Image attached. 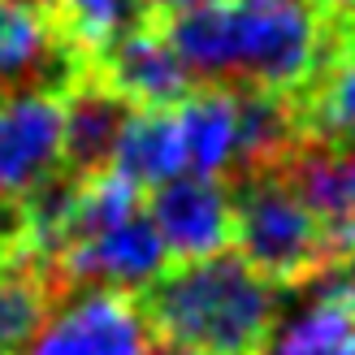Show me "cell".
<instances>
[{
  "label": "cell",
  "instance_id": "20",
  "mask_svg": "<svg viewBox=\"0 0 355 355\" xmlns=\"http://www.w3.org/2000/svg\"><path fill=\"white\" fill-rule=\"evenodd\" d=\"M308 5H321V0H308Z\"/></svg>",
  "mask_w": 355,
  "mask_h": 355
},
{
  "label": "cell",
  "instance_id": "1",
  "mask_svg": "<svg viewBox=\"0 0 355 355\" xmlns=\"http://www.w3.org/2000/svg\"><path fill=\"white\" fill-rule=\"evenodd\" d=\"M161 31L191 78L299 96L329 52L325 17L308 0H208L161 17Z\"/></svg>",
  "mask_w": 355,
  "mask_h": 355
},
{
  "label": "cell",
  "instance_id": "3",
  "mask_svg": "<svg viewBox=\"0 0 355 355\" xmlns=\"http://www.w3.org/2000/svg\"><path fill=\"white\" fill-rule=\"evenodd\" d=\"M234 247L273 286L308 282L329 260L312 212L277 169L243 173L234 191Z\"/></svg>",
  "mask_w": 355,
  "mask_h": 355
},
{
  "label": "cell",
  "instance_id": "10",
  "mask_svg": "<svg viewBox=\"0 0 355 355\" xmlns=\"http://www.w3.org/2000/svg\"><path fill=\"white\" fill-rule=\"evenodd\" d=\"M277 173L312 212L329 256H355V144H299Z\"/></svg>",
  "mask_w": 355,
  "mask_h": 355
},
{
  "label": "cell",
  "instance_id": "2",
  "mask_svg": "<svg viewBox=\"0 0 355 355\" xmlns=\"http://www.w3.org/2000/svg\"><path fill=\"white\" fill-rule=\"evenodd\" d=\"M144 316L169 355H264L282 316V286L221 252L165 269L148 286Z\"/></svg>",
  "mask_w": 355,
  "mask_h": 355
},
{
  "label": "cell",
  "instance_id": "13",
  "mask_svg": "<svg viewBox=\"0 0 355 355\" xmlns=\"http://www.w3.org/2000/svg\"><path fill=\"white\" fill-rule=\"evenodd\" d=\"M109 169L126 178L135 191H156L182 173V148H178L173 109H130L117 135Z\"/></svg>",
  "mask_w": 355,
  "mask_h": 355
},
{
  "label": "cell",
  "instance_id": "14",
  "mask_svg": "<svg viewBox=\"0 0 355 355\" xmlns=\"http://www.w3.org/2000/svg\"><path fill=\"white\" fill-rule=\"evenodd\" d=\"M40 5L48 9L57 35L87 61V69L113 40L148 17L139 0H40Z\"/></svg>",
  "mask_w": 355,
  "mask_h": 355
},
{
  "label": "cell",
  "instance_id": "12",
  "mask_svg": "<svg viewBox=\"0 0 355 355\" xmlns=\"http://www.w3.org/2000/svg\"><path fill=\"white\" fill-rule=\"evenodd\" d=\"M130 117V104L113 96L100 78L87 74L65 92V121H61V169L74 178H92L109 169L117 135Z\"/></svg>",
  "mask_w": 355,
  "mask_h": 355
},
{
  "label": "cell",
  "instance_id": "8",
  "mask_svg": "<svg viewBox=\"0 0 355 355\" xmlns=\"http://www.w3.org/2000/svg\"><path fill=\"white\" fill-rule=\"evenodd\" d=\"M65 96L13 92L0 96V204H17L61 173Z\"/></svg>",
  "mask_w": 355,
  "mask_h": 355
},
{
  "label": "cell",
  "instance_id": "16",
  "mask_svg": "<svg viewBox=\"0 0 355 355\" xmlns=\"http://www.w3.org/2000/svg\"><path fill=\"white\" fill-rule=\"evenodd\" d=\"M264 355H355V312L308 299L264 343Z\"/></svg>",
  "mask_w": 355,
  "mask_h": 355
},
{
  "label": "cell",
  "instance_id": "6",
  "mask_svg": "<svg viewBox=\"0 0 355 355\" xmlns=\"http://www.w3.org/2000/svg\"><path fill=\"white\" fill-rule=\"evenodd\" d=\"M92 69L69 48L40 0H0V96L57 92L65 96Z\"/></svg>",
  "mask_w": 355,
  "mask_h": 355
},
{
  "label": "cell",
  "instance_id": "4",
  "mask_svg": "<svg viewBox=\"0 0 355 355\" xmlns=\"http://www.w3.org/2000/svg\"><path fill=\"white\" fill-rule=\"evenodd\" d=\"M165 269H169L165 243L156 234V225L148 221V212L139 208L130 217L61 247L57 260L48 264V282L52 286L65 282V286H96V291L130 295V291H148Z\"/></svg>",
  "mask_w": 355,
  "mask_h": 355
},
{
  "label": "cell",
  "instance_id": "11",
  "mask_svg": "<svg viewBox=\"0 0 355 355\" xmlns=\"http://www.w3.org/2000/svg\"><path fill=\"white\" fill-rule=\"evenodd\" d=\"M182 173L221 178L239 169V92L234 87H200L173 109Z\"/></svg>",
  "mask_w": 355,
  "mask_h": 355
},
{
  "label": "cell",
  "instance_id": "17",
  "mask_svg": "<svg viewBox=\"0 0 355 355\" xmlns=\"http://www.w3.org/2000/svg\"><path fill=\"white\" fill-rule=\"evenodd\" d=\"M308 299H325L334 308L355 312V256H329L308 277Z\"/></svg>",
  "mask_w": 355,
  "mask_h": 355
},
{
  "label": "cell",
  "instance_id": "7",
  "mask_svg": "<svg viewBox=\"0 0 355 355\" xmlns=\"http://www.w3.org/2000/svg\"><path fill=\"white\" fill-rule=\"evenodd\" d=\"M148 221L165 243V256L173 264H195L230 252L234 243V195L217 178H191L178 173L165 187L152 191Z\"/></svg>",
  "mask_w": 355,
  "mask_h": 355
},
{
  "label": "cell",
  "instance_id": "19",
  "mask_svg": "<svg viewBox=\"0 0 355 355\" xmlns=\"http://www.w3.org/2000/svg\"><path fill=\"white\" fill-rule=\"evenodd\" d=\"M9 247H13V204L0 212V260H5Z\"/></svg>",
  "mask_w": 355,
  "mask_h": 355
},
{
  "label": "cell",
  "instance_id": "18",
  "mask_svg": "<svg viewBox=\"0 0 355 355\" xmlns=\"http://www.w3.org/2000/svg\"><path fill=\"white\" fill-rule=\"evenodd\" d=\"M139 5H144L148 17H156V22H161V17L187 13V9H195V5H208V0H139Z\"/></svg>",
  "mask_w": 355,
  "mask_h": 355
},
{
  "label": "cell",
  "instance_id": "9",
  "mask_svg": "<svg viewBox=\"0 0 355 355\" xmlns=\"http://www.w3.org/2000/svg\"><path fill=\"white\" fill-rule=\"evenodd\" d=\"M92 78H100L130 109H178L195 87L156 17H144L104 48L92 61Z\"/></svg>",
  "mask_w": 355,
  "mask_h": 355
},
{
  "label": "cell",
  "instance_id": "5",
  "mask_svg": "<svg viewBox=\"0 0 355 355\" xmlns=\"http://www.w3.org/2000/svg\"><path fill=\"white\" fill-rule=\"evenodd\" d=\"M156 338L144 304L121 291L83 286L61 308H48L22 355H152Z\"/></svg>",
  "mask_w": 355,
  "mask_h": 355
},
{
  "label": "cell",
  "instance_id": "15",
  "mask_svg": "<svg viewBox=\"0 0 355 355\" xmlns=\"http://www.w3.org/2000/svg\"><path fill=\"white\" fill-rule=\"evenodd\" d=\"M48 295L52 282L40 264L22 252H5L0 260V355L26 351V343L40 334L48 316Z\"/></svg>",
  "mask_w": 355,
  "mask_h": 355
}]
</instances>
